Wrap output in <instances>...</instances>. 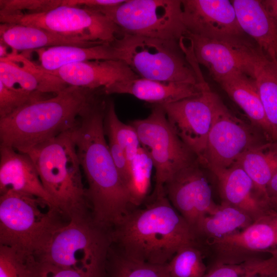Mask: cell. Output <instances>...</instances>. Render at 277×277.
<instances>
[{
    "label": "cell",
    "instance_id": "obj_10",
    "mask_svg": "<svg viewBox=\"0 0 277 277\" xmlns=\"http://www.w3.org/2000/svg\"><path fill=\"white\" fill-rule=\"evenodd\" d=\"M101 12L119 27L122 35L180 42L186 33L181 0H125Z\"/></svg>",
    "mask_w": 277,
    "mask_h": 277
},
{
    "label": "cell",
    "instance_id": "obj_33",
    "mask_svg": "<svg viewBox=\"0 0 277 277\" xmlns=\"http://www.w3.org/2000/svg\"><path fill=\"white\" fill-rule=\"evenodd\" d=\"M32 256L0 245V277H30Z\"/></svg>",
    "mask_w": 277,
    "mask_h": 277
},
{
    "label": "cell",
    "instance_id": "obj_41",
    "mask_svg": "<svg viewBox=\"0 0 277 277\" xmlns=\"http://www.w3.org/2000/svg\"><path fill=\"white\" fill-rule=\"evenodd\" d=\"M0 43V58L8 57L9 56L7 51L8 46L2 42Z\"/></svg>",
    "mask_w": 277,
    "mask_h": 277
},
{
    "label": "cell",
    "instance_id": "obj_3",
    "mask_svg": "<svg viewBox=\"0 0 277 277\" xmlns=\"http://www.w3.org/2000/svg\"><path fill=\"white\" fill-rule=\"evenodd\" d=\"M100 89L69 86L0 118V145L26 153L35 146L71 131Z\"/></svg>",
    "mask_w": 277,
    "mask_h": 277
},
{
    "label": "cell",
    "instance_id": "obj_38",
    "mask_svg": "<svg viewBox=\"0 0 277 277\" xmlns=\"http://www.w3.org/2000/svg\"><path fill=\"white\" fill-rule=\"evenodd\" d=\"M108 138V146L114 165L127 189L131 177L130 164L123 150L110 136Z\"/></svg>",
    "mask_w": 277,
    "mask_h": 277
},
{
    "label": "cell",
    "instance_id": "obj_18",
    "mask_svg": "<svg viewBox=\"0 0 277 277\" xmlns=\"http://www.w3.org/2000/svg\"><path fill=\"white\" fill-rule=\"evenodd\" d=\"M44 70L58 77L68 87L90 89L104 88L116 82L139 77L121 60L89 61L70 64L53 71Z\"/></svg>",
    "mask_w": 277,
    "mask_h": 277
},
{
    "label": "cell",
    "instance_id": "obj_36",
    "mask_svg": "<svg viewBox=\"0 0 277 277\" xmlns=\"http://www.w3.org/2000/svg\"><path fill=\"white\" fill-rule=\"evenodd\" d=\"M255 258L241 263L217 261L203 277H243L252 268Z\"/></svg>",
    "mask_w": 277,
    "mask_h": 277
},
{
    "label": "cell",
    "instance_id": "obj_40",
    "mask_svg": "<svg viewBox=\"0 0 277 277\" xmlns=\"http://www.w3.org/2000/svg\"><path fill=\"white\" fill-rule=\"evenodd\" d=\"M267 12L277 24V0L261 1Z\"/></svg>",
    "mask_w": 277,
    "mask_h": 277
},
{
    "label": "cell",
    "instance_id": "obj_27",
    "mask_svg": "<svg viewBox=\"0 0 277 277\" xmlns=\"http://www.w3.org/2000/svg\"><path fill=\"white\" fill-rule=\"evenodd\" d=\"M253 221L244 211L222 202L211 214L199 221L195 231L197 235L210 239L219 238L244 229Z\"/></svg>",
    "mask_w": 277,
    "mask_h": 277
},
{
    "label": "cell",
    "instance_id": "obj_22",
    "mask_svg": "<svg viewBox=\"0 0 277 277\" xmlns=\"http://www.w3.org/2000/svg\"><path fill=\"white\" fill-rule=\"evenodd\" d=\"M241 28L265 55L277 65V24L259 0L231 1Z\"/></svg>",
    "mask_w": 277,
    "mask_h": 277
},
{
    "label": "cell",
    "instance_id": "obj_35",
    "mask_svg": "<svg viewBox=\"0 0 277 277\" xmlns=\"http://www.w3.org/2000/svg\"><path fill=\"white\" fill-rule=\"evenodd\" d=\"M62 1L47 0H1L0 14H13L23 12L26 14L44 12L60 5Z\"/></svg>",
    "mask_w": 277,
    "mask_h": 277
},
{
    "label": "cell",
    "instance_id": "obj_4",
    "mask_svg": "<svg viewBox=\"0 0 277 277\" xmlns=\"http://www.w3.org/2000/svg\"><path fill=\"white\" fill-rule=\"evenodd\" d=\"M69 220L42 199L9 190L0 195V245L37 259Z\"/></svg>",
    "mask_w": 277,
    "mask_h": 277
},
{
    "label": "cell",
    "instance_id": "obj_34",
    "mask_svg": "<svg viewBox=\"0 0 277 277\" xmlns=\"http://www.w3.org/2000/svg\"><path fill=\"white\" fill-rule=\"evenodd\" d=\"M49 94H27L5 86L0 82V118L29 103L48 98Z\"/></svg>",
    "mask_w": 277,
    "mask_h": 277
},
{
    "label": "cell",
    "instance_id": "obj_24",
    "mask_svg": "<svg viewBox=\"0 0 277 277\" xmlns=\"http://www.w3.org/2000/svg\"><path fill=\"white\" fill-rule=\"evenodd\" d=\"M222 89L247 115L253 126L260 129L267 140L271 132L254 78L242 73L230 75L218 82Z\"/></svg>",
    "mask_w": 277,
    "mask_h": 277
},
{
    "label": "cell",
    "instance_id": "obj_7",
    "mask_svg": "<svg viewBox=\"0 0 277 277\" xmlns=\"http://www.w3.org/2000/svg\"><path fill=\"white\" fill-rule=\"evenodd\" d=\"M182 39L179 42L124 34L115 41V44L120 50L121 61L140 77L197 84L199 78L182 47Z\"/></svg>",
    "mask_w": 277,
    "mask_h": 277
},
{
    "label": "cell",
    "instance_id": "obj_32",
    "mask_svg": "<svg viewBox=\"0 0 277 277\" xmlns=\"http://www.w3.org/2000/svg\"><path fill=\"white\" fill-rule=\"evenodd\" d=\"M112 277H171L165 264L129 259L119 252L112 256Z\"/></svg>",
    "mask_w": 277,
    "mask_h": 277
},
{
    "label": "cell",
    "instance_id": "obj_19",
    "mask_svg": "<svg viewBox=\"0 0 277 277\" xmlns=\"http://www.w3.org/2000/svg\"><path fill=\"white\" fill-rule=\"evenodd\" d=\"M9 190L32 195L56 206L45 189L30 157L0 145V195Z\"/></svg>",
    "mask_w": 277,
    "mask_h": 277
},
{
    "label": "cell",
    "instance_id": "obj_9",
    "mask_svg": "<svg viewBox=\"0 0 277 277\" xmlns=\"http://www.w3.org/2000/svg\"><path fill=\"white\" fill-rule=\"evenodd\" d=\"M1 23L39 27L64 36L99 43H112L122 36L107 15L91 8L60 5L35 13L0 14Z\"/></svg>",
    "mask_w": 277,
    "mask_h": 277
},
{
    "label": "cell",
    "instance_id": "obj_26",
    "mask_svg": "<svg viewBox=\"0 0 277 277\" xmlns=\"http://www.w3.org/2000/svg\"><path fill=\"white\" fill-rule=\"evenodd\" d=\"M235 163L251 178L258 195L270 206L267 186L277 171V142L260 143L249 148Z\"/></svg>",
    "mask_w": 277,
    "mask_h": 277
},
{
    "label": "cell",
    "instance_id": "obj_15",
    "mask_svg": "<svg viewBox=\"0 0 277 277\" xmlns=\"http://www.w3.org/2000/svg\"><path fill=\"white\" fill-rule=\"evenodd\" d=\"M201 166L197 160L182 169L164 187L171 205L194 231L199 221L211 214L218 205L213 201L211 187Z\"/></svg>",
    "mask_w": 277,
    "mask_h": 277
},
{
    "label": "cell",
    "instance_id": "obj_29",
    "mask_svg": "<svg viewBox=\"0 0 277 277\" xmlns=\"http://www.w3.org/2000/svg\"><path fill=\"white\" fill-rule=\"evenodd\" d=\"M106 135L111 136L125 152L130 164L141 147L138 134L130 124L123 123L115 112L112 100L108 98L104 119Z\"/></svg>",
    "mask_w": 277,
    "mask_h": 277
},
{
    "label": "cell",
    "instance_id": "obj_11",
    "mask_svg": "<svg viewBox=\"0 0 277 277\" xmlns=\"http://www.w3.org/2000/svg\"><path fill=\"white\" fill-rule=\"evenodd\" d=\"M185 38L190 41L197 63L217 83L237 73L254 78L255 64L262 52L245 36L209 38L186 33Z\"/></svg>",
    "mask_w": 277,
    "mask_h": 277
},
{
    "label": "cell",
    "instance_id": "obj_42",
    "mask_svg": "<svg viewBox=\"0 0 277 277\" xmlns=\"http://www.w3.org/2000/svg\"><path fill=\"white\" fill-rule=\"evenodd\" d=\"M272 209H277V203H276L273 206Z\"/></svg>",
    "mask_w": 277,
    "mask_h": 277
},
{
    "label": "cell",
    "instance_id": "obj_5",
    "mask_svg": "<svg viewBox=\"0 0 277 277\" xmlns=\"http://www.w3.org/2000/svg\"><path fill=\"white\" fill-rule=\"evenodd\" d=\"M71 131L43 142L25 153L34 164L47 192L69 218L86 214L89 208Z\"/></svg>",
    "mask_w": 277,
    "mask_h": 277
},
{
    "label": "cell",
    "instance_id": "obj_20",
    "mask_svg": "<svg viewBox=\"0 0 277 277\" xmlns=\"http://www.w3.org/2000/svg\"><path fill=\"white\" fill-rule=\"evenodd\" d=\"M207 84L164 82L142 77L116 82L102 88L105 94H128L152 105H165L196 96Z\"/></svg>",
    "mask_w": 277,
    "mask_h": 277
},
{
    "label": "cell",
    "instance_id": "obj_23",
    "mask_svg": "<svg viewBox=\"0 0 277 277\" xmlns=\"http://www.w3.org/2000/svg\"><path fill=\"white\" fill-rule=\"evenodd\" d=\"M0 39L1 42L17 52L58 46L90 47L102 44L64 36L39 27L16 24L1 23Z\"/></svg>",
    "mask_w": 277,
    "mask_h": 277
},
{
    "label": "cell",
    "instance_id": "obj_14",
    "mask_svg": "<svg viewBox=\"0 0 277 277\" xmlns=\"http://www.w3.org/2000/svg\"><path fill=\"white\" fill-rule=\"evenodd\" d=\"M209 242L218 262L241 263L261 252L276 255L277 211L271 209L241 231Z\"/></svg>",
    "mask_w": 277,
    "mask_h": 277
},
{
    "label": "cell",
    "instance_id": "obj_28",
    "mask_svg": "<svg viewBox=\"0 0 277 277\" xmlns=\"http://www.w3.org/2000/svg\"><path fill=\"white\" fill-rule=\"evenodd\" d=\"M254 79L270 127L272 142H277V65L263 53L255 64Z\"/></svg>",
    "mask_w": 277,
    "mask_h": 277
},
{
    "label": "cell",
    "instance_id": "obj_8",
    "mask_svg": "<svg viewBox=\"0 0 277 277\" xmlns=\"http://www.w3.org/2000/svg\"><path fill=\"white\" fill-rule=\"evenodd\" d=\"M129 124L136 130L155 169L152 197L165 194V184L176 173L197 161L196 155L180 139L170 126L161 105H152L149 115Z\"/></svg>",
    "mask_w": 277,
    "mask_h": 277
},
{
    "label": "cell",
    "instance_id": "obj_17",
    "mask_svg": "<svg viewBox=\"0 0 277 277\" xmlns=\"http://www.w3.org/2000/svg\"><path fill=\"white\" fill-rule=\"evenodd\" d=\"M0 82L27 94H56L68 87L58 77L18 53L0 58Z\"/></svg>",
    "mask_w": 277,
    "mask_h": 277
},
{
    "label": "cell",
    "instance_id": "obj_12",
    "mask_svg": "<svg viewBox=\"0 0 277 277\" xmlns=\"http://www.w3.org/2000/svg\"><path fill=\"white\" fill-rule=\"evenodd\" d=\"M258 144L251 128L233 115L220 100L214 112L206 149L198 162L211 172L226 169L234 165L246 150Z\"/></svg>",
    "mask_w": 277,
    "mask_h": 277
},
{
    "label": "cell",
    "instance_id": "obj_1",
    "mask_svg": "<svg viewBox=\"0 0 277 277\" xmlns=\"http://www.w3.org/2000/svg\"><path fill=\"white\" fill-rule=\"evenodd\" d=\"M106 96H98L85 107L71 134L88 184L86 193L92 217L99 226L110 230L132 205L105 138Z\"/></svg>",
    "mask_w": 277,
    "mask_h": 277
},
{
    "label": "cell",
    "instance_id": "obj_2",
    "mask_svg": "<svg viewBox=\"0 0 277 277\" xmlns=\"http://www.w3.org/2000/svg\"><path fill=\"white\" fill-rule=\"evenodd\" d=\"M143 209L131 210L110 230L119 253L136 261L168 263L182 247L196 244L197 234L165 194Z\"/></svg>",
    "mask_w": 277,
    "mask_h": 277
},
{
    "label": "cell",
    "instance_id": "obj_39",
    "mask_svg": "<svg viewBox=\"0 0 277 277\" xmlns=\"http://www.w3.org/2000/svg\"><path fill=\"white\" fill-rule=\"evenodd\" d=\"M267 192L271 208L277 203V171L267 186Z\"/></svg>",
    "mask_w": 277,
    "mask_h": 277
},
{
    "label": "cell",
    "instance_id": "obj_13",
    "mask_svg": "<svg viewBox=\"0 0 277 277\" xmlns=\"http://www.w3.org/2000/svg\"><path fill=\"white\" fill-rule=\"evenodd\" d=\"M221 100L208 83L199 95L161 105L173 130L200 161L216 107Z\"/></svg>",
    "mask_w": 277,
    "mask_h": 277
},
{
    "label": "cell",
    "instance_id": "obj_31",
    "mask_svg": "<svg viewBox=\"0 0 277 277\" xmlns=\"http://www.w3.org/2000/svg\"><path fill=\"white\" fill-rule=\"evenodd\" d=\"M171 277H203L206 266L196 244L181 248L167 263Z\"/></svg>",
    "mask_w": 277,
    "mask_h": 277
},
{
    "label": "cell",
    "instance_id": "obj_25",
    "mask_svg": "<svg viewBox=\"0 0 277 277\" xmlns=\"http://www.w3.org/2000/svg\"><path fill=\"white\" fill-rule=\"evenodd\" d=\"M90 47L58 46L33 50L37 54L40 65L47 71L57 70L70 64L95 60H121L115 43Z\"/></svg>",
    "mask_w": 277,
    "mask_h": 277
},
{
    "label": "cell",
    "instance_id": "obj_6",
    "mask_svg": "<svg viewBox=\"0 0 277 277\" xmlns=\"http://www.w3.org/2000/svg\"><path fill=\"white\" fill-rule=\"evenodd\" d=\"M111 244L110 231L97 224L91 215H76L55 233L36 259L85 277H104Z\"/></svg>",
    "mask_w": 277,
    "mask_h": 277
},
{
    "label": "cell",
    "instance_id": "obj_37",
    "mask_svg": "<svg viewBox=\"0 0 277 277\" xmlns=\"http://www.w3.org/2000/svg\"><path fill=\"white\" fill-rule=\"evenodd\" d=\"M30 277H85L69 269L57 267L51 264L32 258L30 261Z\"/></svg>",
    "mask_w": 277,
    "mask_h": 277
},
{
    "label": "cell",
    "instance_id": "obj_16",
    "mask_svg": "<svg viewBox=\"0 0 277 277\" xmlns=\"http://www.w3.org/2000/svg\"><path fill=\"white\" fill-rule=\"evenodd\" d=\"M186 33L209 38L245 36L228 0H181Z\"/></svg>",
    "mask_w": 277,
    "mask_h": 277
},
{
    "label": "cell",
    "instance_id": "obj_30",
    "mask_svg": "<svg viewBox=\"0 0 277 277\" xmlns=\"http://www.w3.org/2000/svg\"><path fill=\"white\" fill-rule=\"evenodd\" d=\"M131 177L127 187L132 206H140L146 199L150 184L153 164L147 150L141 146L130 163Z\"/></svg>",
    "mask_w": 277,
    "mask_h": 277
},
{
    "label": "cell",
    "instance_id": "obj_21",
    "mask_svg": "<svg viewBox=\"0 0 277 277\" xmlns=\"http://www.w3.org/2000/svg\"><path fill=\"white\" fill-rule=\"evenodd\" d=\"M212 172L217 179L222 202L244 211L254 221L272 209L258 195L252 180L238 164Z\"/></svg>",
    "mask_w": 277,
    "mask_h": 277
}]
</instances>
